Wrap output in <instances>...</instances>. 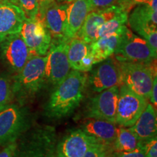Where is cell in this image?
I'll return each mask as SVG.
<instances>
[{
	"instance_id": "1",
	"label": "cell",
	"mask_w": 157,
	"mask_h": 157,
	"mask_svg": "<svg viewBox=\"0 0 157 157\" xmlns=\"http://www.w3.org/2000/svg\"><path fill=\"white\" fill-rule=\"evenodd\" d=\"M87 81L84 72L70 71L51 94L44 107L45 115L50 119H58L71 114L83 99Z\"/></svg>"
},
{
	"instance_id": "2",
	"label": "cell",
	"mask_w": 157,
	"mask_h": 157,
	"mask_svg": "<svg viewBox=\"0 0 157 157\" xmlns=\"http://www.w3.org/2000/svg\"><path fill=\"white\" fill-rule=\"evenodd\" d=\"M47 55L32 56L22 69L15 74L12 80L13 98L24 105L42 90L46 84Z\"/></svg>"
},
{
	"instance_id": "3",
	"label": "cell",
	"mask_w": 157,
	"mask_h": 157,
	"mask_svg": "<svg viewBox=\"0 0 157 157\" xmlns=\"http://www.w3.org/2000/svg\"><path fill=\"white\" fill-rule=\"evenodd\" d=\"M122 84L146 99L150 97L156 76V60L150 63L119 62Z\"/></svg>"
},
{
	"instance_id": "4",
	"label": "cell",
	"mask_w": 157,
	"mask_h": 157,
	"mask_svg": "<svg viewBox=\"0 0 157 157\" xmlns=\"http://www.w3.org/2000/svg\"><path fill=\"white\" fill-rule=\"evenodd\" d=\"M56 137L54 128H37L23 139L12 157H55Z\"/></svg>"
},
{
	"instance_id": "5",
	"label": "cell",
	"mask_w": 157,
	"mask_h": 157,
	"mask_svg": "<svg viewBox=\"0 0 157 157\" xmlns=\"http://www.w3.org/2000/svg\"><path fill=\"white\" fill-rule=\"evenodd\" d=\"M29 113L23 105L10 103L0 111V146L15 142L30 125Z\"/></svg>"
},
{
	"instance_id": "6",
	"label": "cell",
	"mask_w": 157,
	"mask_h": 157,
	"mask_svg": "<svg viewBox=\"0 0 157 157\" xmlns=\"http://www.w3.org/2000/svg\"><path fill=\"white\" fill-rule=\"evenodd\" d=\"M113 56L119 62L150 63L156 60L157 53L144 39L127 29Z\"/></svg>"
},
{
	"instance_id": "7",
	"label": "cell",
	"mask_w": 157,
	"mask_h": 157,
	"mask_svg": "<svg viewBox=\"0 0 157 157\" xmlns=\"http://www.w3.org/2000/svg\"><path fill=\"white\" fill-rule=\"evenodd\" d=\"M68 42L66 39H52L47 53L45 72L47 82L56 87L70 72L68 59Z\"/></svg>"
},
{
	"instance_id": "8",
	"label": "cell",
	"mask_w": 157,
	"mask_h": 157,
	"mask_svg": "<svg viewBox=\"0 0 157 157\" xmlns=\"http://www.w3.org/2000/svg\"><path fill=\"white\" fill-rule=\"evenodd\" d=\"M148 100L121 84L119 90L116 123L121 127H130L146 109Z\"/></svg>"
},
{
	"instance_id": "9",
	"label": "cell",
	"mask_w": 157,
	"mask_h": 157,
	"mask_svg": "<svg viewBox=\"0 0 157 157\" xmlns=\"http://www.w3.org/2000/svg\"><path fill=\"white\" fill-rule=\"evenodd\" d=\"M129 26L157 53V11L146 4L137 5L128 15Z\"/></svg>"
},
{
	"instance_id": "10",
	"label": "cell",
	"mask_w": 157,
	"mask_h": 157,
	"mask_svg": "<svg viewBox=\"0 0 157 157\" xmlns=\"http://www.w3.org/2000/svg\"><path fill=\"white\" fill-rule=\"evenodd\" d=\"M31 56L20 34L10 35L0 43L1 60L11 73H18Z\"/></svg>"
},
{
	"instance_id": "11",
	"label": "cell",
	"mask_w": 157,
	"mask_h": 157,
	"mask_svg": "<svg viewBox=\"0 0 157 157\" xmlns=\"http://www.w3.org/2000/svg\"><path fill=\"white\" fill-rule=\"evenodd\" d=\"M20 34L32 56H46L50 49L52 36L44 21L38 17L25 18Z\"/></svg>"
},
{
	"instance_id": "12",
	"label": "cell",
	"mask_w": 157,
	"mask_h": 157,
	"mask_svg": "<svg viewBox=\"0 0 157 157\" xmlns=\"http://www.w3.org/2000/svg\"><path fill=\"white\" fill-rule=\"evenodd\" d=\"M119 87L100 92L87 103L85 114L88 119H102L116 123Z\"/></svg>"
},
{
	"instance_id": "13",
	"label": "cell",
	"mask_w": 157,
	"mask_h": 157,
	"mask_svg": "<svg viewBox=\"0 0 157 157\" xmlns=\"http://www.w3.org/2000/svg\"><path fill=\"white\" fill-rule=\"evenodd\" d=\"M99 63L87 81L91 90L100 93L113 87H120L122 78L119 61L111 56Z\"/></svg>"
},
{
	"instance_id": "14",
	"label": "cell",
	"mask_w": 157,
	"mask_h": 157,
	"mask_svg": "<svg viewBox=\"0 0 157 157\" xmlns=\"http://www.w3.org/2000/svg\"><path fill=\"white\" fill-rule=\"evenodd\" d=\"M98 141L82 129L70 131L56 145L55 157H83Z\"/></svg>"
},
{
	"instance_id": "15",
	"label": "cell",
	"mask_w": 157,
	"mask_h": 157,
	"mask_svg": "<svg viewBox=\"0 0 157 157\" xmlns=\"http://www.w3.org/2000/svg\"><path fill=\"white\" fill-rule=\"evenodd\" d=\"M122 10L119 5H114L105 9L90 12L76 36L88 44L94 42L98 39V31L100 27Z\"/></svg>"
},
{
	"instance_id": "16",
	"label": "cell",
	"mask_w": 157,
	"mask_h": 157,
	"mask_svg": "<svg viewBox=\"0 0 157 157\" xmlns=\"http://www.w3.org/2000/svg\"><path fill=\"white\" fill-rule=\"evenodd\" d=\"M25 20L17 5L6 1L0 4V43L10 35L20 34Z\"/></svg>"
},
{
	"instance_id": "17",
	"label": "cell",
	"mask_w": 157,
	"mask_h": 157,
	"mask_svg": "<svg viewBox=\"0 0 157 157\" xmlns=\"http://www.w3.org/2000/svg\"><path fill=\"white\" fill-rule=\"evenodd\" d=\"M68 59L72 70L87 72L93 69V56L90 51V44L77 36L68 40Z\"/></svg>"
},
{
	"instance_id": "18",
	"label": "cell",
	"mask_w": 157,
	"mask_h": 157,
	"mask_svg": "<svg viewBox=\"0 0 157 157\" xmlns=\"http://www.w3.org/2000/svg\"><path fill=\"white\" fill-rule=\"evenodd\" d=\"M68 5L69 3L55 2L45 12L43 21L50 31L52 39L65 38Z\"/></svg>"
},
{
	"instance_id": "19",
	"label": "cell",
	"mask_w": 157,
	"mask_h": 157,
	"mask_svg": "<svg viewBox=\"0 0 157 157\" xmlns=\"http://www.w3.org/2000/svg\"><path fill=\"white\" fill-rule=\"evenodd\" d=\"M127 29L126 25H124L115 32L101 37L90 44V51L93 56L94 64H98L113 56Z\"/></svg>"
},
{
	"instance_id": "20",
	"label": "cell",
	"mask_w": 157,
	"mask_h": 157,
	"mask_svg": "<svg viewBox=\"0 0 157 157\" xmlns=\"http://www.w3.org/2000/svg\"><path fill=\"white\" fill-rule=\"evenodd\" d=\"M81 129L98 142L107 146H113L119 127L117 123L102 119H88L82 124Z\"/></svg>"
},
{
	"instance_id": "21",
	"label": "cell",
	"mask_w": 157,
	"mask_h": 157,
	"mask_svg": "<svg viewBox=\"0 0 157 157\" xmlns=\"http://www.w3.org/2000/svg\"><path fill=\"white\" fill-rule=\"evenodd\" d=\"M90 12V0H74L69 3L65 38L69 40L76 36Z\"/></svg>"
},
{
	"instance_id": "22",
	"label": "cell",
	"mask_w": 157,
	"mask_h": 157,
	"mask_svg": "<svg viewBox=\"0 0 157 157\" xmlns=\"http://www.w3.org/2000/svg\"><path fill=\"white\" fill-rule=\"evenodd\" d=\"M130 129L133 131L138 140L143 141L156 136L157 116L156 110L151 103L147 104L137 121Z\"/></svg>"
},
{
	"instance_id": "23",
	"label": "cell",
	"mask_w": 157,
	"mask_h": 157,
	"mask_svg": "<svg viewBox=\"0 0 157 157\" xmlns=\"http://www.w3.org/2000/svg\"><path fill=\"white\" fill-rule=\"evenodd\" d=\"M139 143L140 140L130 127L120 126L112 146L113 150L114 152L130 151L139 146Z\"/></svg>"
},
{
	"instance_id": "24",
	"label": "cell",
	"mask_w": 157,
	"mask_h": 157,
	"mask_svg": "<svg viewBox=\"0 0 157 157\" xmlns=\"http://www.w3.org/2000/svg\"><path fill=\"white\" fill-rule=\"evenodd\" d=\"M129 13L125 11H121L114 17L109 20L100 27L98 31V39L112 34L121 26L125 25L128 21Z\"/></svg>"
},
{
	"instance_id": "25",
	"label": "cell",
	"mask_w": 157,
	"mask_h": 157,
	"mask_svg": "<svg viewBox=\"0 0 157 157\" xmlns=\"http://www.w3.org/2000/svg\"><path fill=\"white\" fill-rule=\"evenodd\" d=\"M13 99L12 81L6 76L0 74V111L10 104Z\"/></svg>"
},
{
	"instance_id": "26",
	"label": "cell",
	"mask_w": 157,
	"mask_h": 157,
	"mask_svg": "<svg viewBox=\"0 0 157 157\" xmlns=\"http://www.w3.org/2000/svg\"><path fill=\"white\" fill-rule=\"evenodd\" d=\"M16 5L18 6L24 13L25 18L34 19L38 17V0H17Z\"/></svg>"
},
{
	"instance_id": "27",
	"label": "cell",
	"mask_w": 157,
	"mask_h": 157,
	"mask_svg": "<svg viewBox=\"0 0 157 157\" xmlns=\"http://www.w3.org/2000/svg\"><path fill=\"white\" fill-rule=\"evenodd\" d=\"M139 145L142 147L146 157H157V136L140 141Z\"/></svg>"
},
{
	"instance_id": "28",
	"label": "cell",
	"mask_w": 157,
	"mask_h": 157,
	"mask_svg": "<svg viewBox=\"0 0 157 157\" xmlns=\"http://www.w3.org/2000/svg\"><path fill=\"white\" fill-rule=\"evenodd\" d=\"M119 0H90V5L91 11L97 10H103L118 5Z\"/></svg>"
},
{
	"instance_id": "29",
	"label": "cell",
	"mask_w": 157,
	"mask_h": 157,
	"mask_svg": "<svg viewBox=\"0 0 157 157\" xmlns=\"http://www.w3.org/2000/svg\"><path fill=\"white\" fill-rule=\"evenodd\" d=\"M148 0H119L118 5L124 11L129 13V11L132 10L133 7H136L137 5H142V4L146 3Z\"/></svg>"
},
{
	"instance_id": "30",
	"label": "cell",
	"mask_w": 157,
	"mask_h": 157,
	"mask_svg": "<svg viewBox=\"0 0 157 157\" xmlns=\"http://www.w3.org/2000/svg\"><path fill=\"white\" fill-rule=\"evenodd\" d=\"M113 157H146L144 151L140 145L130 151L114 152Z\"/></svg>"
},
{
	"instance_id": "31",
	"label": "cell",
	"mask_w": 157,
	"mask_h": 157,
	"mask_svg": "<svg viewBox=\"0 0 157 157\" xmlns=\"http://www.w3.org/2000/svg\"><path fill=\"white\" fill-rule=\"evenodd\" d=\"M107 146V145L98 142L90 147L89 150L86 152L83 157H98L100 154L103 151V149Z\"/></svg>"
},
{
	"instance_id": "32",
	"label": "cell",
	"mask_w": 157,
	"mask_h": 157,
	"mask_svg": "<svg viewBox=\"0 0 157 157\" xmlns=\"http://www.w3.org/2000/svg\"><path fill=\"white\" fill-rule=\"evenodd\" d=\"M39 2V15L38 18L43 21L45 12L53 4L55 0H38Z\"/></svg>"
},
{
	"instance_id": "33",
	"label": "cell",
	"mask_w": 157,
	"mask_h": 157,
	"mask_svg": "<svg viewBox=\"0 0 157 157\" xmlns=\"http://www.w3.org/2000/svg\"><path fill=\"white\" fill-rule=\"evenodd\" d=\"M17 142L11 143L10 144L5 146L2 150L0 151V157H12L14 154L15 149H16Z\"/></svg>"
},
{
	"instance_id": "34",
	"label": "cell",
	"mask_w": 157,
	"mask_h": 157,
	"mask_svg": "<svg viewBox=\"0 0 157 157\" xmlns=\"http://www.w3.org/2000/svg\"><path fill=\"white\" fill-rule=\"evenodd\" d=\"M151 103L155 108H156L157 105V76L154 78V82H153L151 91L150 97H149Z\"/></svg>"
},
{
	"instance_id": "35",
	"label": "cell",
	"mask_w": 157,
	"mask_h": 157,
	"mask_svg": "<svg viewBox=\"0 0 157 157\" xmlns=\"http://www.w3.org/2000/svg\"><path fill=\"white\" fill-rule=\"evenodd\" d=\"M113 154H114V151L113 150L112 146H107L100 154L98 157H113Z\"/></svg>"
},
{
	"instance_id": "36",
	"label": "cell",
	"mask_w": 157,
	"mask_h": 157,
	"mask_svg": "<svg viewBox=\"0 0 157 157\" xmlns=\"http://www.w3.org/2000/svg\"><path fill=\"white\" fill-rule=\"evenodd\" d=\"M55 1L58 3H71L74 0H55Z\"/></svg>"
},
{
	"instance_id": "37",
	"label": "cell",
	"mask_w": 157,
	"mask_h": 157,
	"mask_svg": "<svg viewBox=\"0 0 157 157\" xmlns=\"http://www.w3.org/2000/svg\"><path fill=\"white\" fill-rule=\"evenodd\" d=\"M6 2H11V3H13L15 4V5H16L17 3V0H5Z\"/></svg>"
},
{
	"instance_id": "38",
	"label": "cell",
	"mask_w": 157,
	"mask_h": 157,
	"mask_svg": "<svg viewBox=\"0 0 157 157\" xmlns=\"http://www.w3.org/2000/svg\"><path fill=\"white\" fill-rule=\"evenodd\" d=\"M4 2H5V0H0V4H2V3H3Z\"/></svg>"
}]
</instances>
